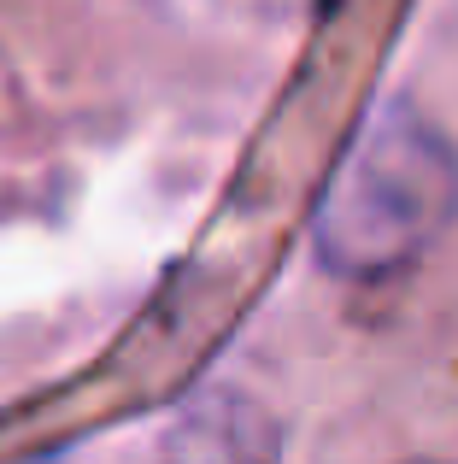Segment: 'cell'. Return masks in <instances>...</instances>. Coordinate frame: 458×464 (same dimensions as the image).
Returning a JSON list of instances; mask_svg holds the SVG:
<instances>
[{"label": "cell", "instance_id": "obj_1", "mask_svg": "<svg viewBox=\"0 0 458 464\" xmlns=\"http://www.w3.org/2000/svg\"><path fill=\"white\" fill-rule=\"evenodd\" d=\"M458 218V153L417 106L382 101L318 200L311 247L335 276H394Z\"/></svg>", "mask_w": 458, "mask_h": 464}, {"label": "cell", "instance_id": "obj_2", "mask_svg": "<svg viewBox=\"0 0 458 464\" xmlns=\"http://www.w3.org/2000/svg\"><path fill=\"white\" fill-rule=\"evenodd\" d=\"M276 418L241 388H200L159 441V464H276Z\"/></svg>", "mask_w": 458, "mask_h": 464}]
</instances>
